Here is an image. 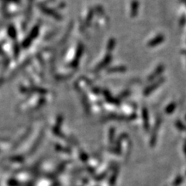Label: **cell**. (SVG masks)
I'll use <instances>...</instances> for the list:
<instances>
[{"mask_svg": "<svg viewBox=\"0 0 186 186\" xmlns=\"http://www.w3.org/2000/svg\"><path fill=\"white\" fill-rule=\"evenodd\" d=\"M164 38L163 36H159V37H157L156 39H154L152 41H151L150 44H149V46L150 47H154V46H156V45L159 44L161 42H162L164 40Z\"/></svg>", "mask_w": 186, "mask_h": 186, "instance_id": "cell-1", "label": "cell"}, {"mask_svg": "<svg viewBox=\"0 0 186 186\" xmlns=\"http://www.w3.org/2000/svg\"><path fill=\"white\" fill-rule=\"evenodd\" d=\"M162 82H163V80H162L161 82H157L156 84H153V85H152V86L151 87V88H148L147 89L145 90V92H144V95H146L150 94V92H151L152 91H153V90L154 89H156L157 86V85H159V84H161V83H162Z\"/></svg>", "mask_w": 186, "mask_h": 186, "instance_id": "cell-2", "label": "cell"}, {"mask_svg": "<svg viewBox=\"0 0 186 186\" xmlns=\"http://www.w3.org/2000/svg\"><path fill=\"white\" fill-rule=\"evenodd\" d=\"M110 59H111V57H110V56H109V57H107L106 58V59H105L104 61H102V64L98 66V67H97V69L99 70V67H105L106 65H108V64H109V61H110Z\"/></svg>", "mask_w": 186, "mask_h": 186, "instance_id": "cell-3", "label": "cell"}, {"mask_svg": "<svg viewBox=\"0 0 186 186\" xmlns=\"http://www.w3.org/2000/svg\"><path fill=\"white\" fill-rule=\"evenodd\" d=\"M137 8H138V3L137 2H134L133 3V10H132V12L134 13V16L136 14V12H137Z\"/></svg>", "mask_w": 186, "mask_h": 186, "instance_id": "cell-4", "label": "cell"}, {"mask_svg": "<svg viewBox=\"0 0 186 186\" xmlns=\"http://www.w3.org/2000/svg\"><path fill=\"white\" fill-rule=\"evenodd\" d=\"M114 45H115L114 40H110V42H109V46H108V48H109V50L112 49V47H114Z\"/></svg>", "mask_w": 186, "mask_h": 186, "instance_id": "cell-5", "label": "cell"}, {"mask_svg": "<svg viewBox=\"0 0 186 186\" xmlns=\"http://www.w3.org/2000/svg\"><path fill=\"white\" fill-rule=\"evenodd\" d=\"M174 107H175V104H174V103H172V104L170 105V106L168 107V109H167V111H171V109H174Z\"/></svg>", "mask_w": 186, "mask_h": 186, "instance_id": "cell-6", "label": "cell"}]
</instances>
